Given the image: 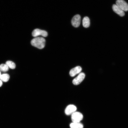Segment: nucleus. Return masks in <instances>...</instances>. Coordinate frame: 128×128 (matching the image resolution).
<instances>
[{
	"label": "nucleus",
	"instance_id": "nucleus-1",
	"mask_svg": "<svg viewBox=\"0 0 128 128\" xmlns=\"http://www.w3.org/2000/svg\"><path fill=\"white\" fill-rule=\"evenodd\" d=\"M45 40L42 37H37L33 39L31 41L32 45L39 49L43 48L45 46Z\"/></svg>",
	"mask_w": 128,
	"mask_h": 128
},
{
	"label": "nucleus",
	"instance_id": "nucleus-2",
	"mask_svg": "<svg viewBox=\"0 0 128 128\" xmlns=\"http://www.w3.org/2000/svg\"><path fill=\"white\" fill-rule=\"evenodd\" d=\"M83 115L81 113L75 112L71 115V119L73 122H80L83 118Z\"/></svg>",
	"mask_w": 128,
	"mask_h": 128
},
{
	"label": "nucleus",
	"instance_id": "nucleus-3",
	"mask_svg": "<svg viewBox=\"0 0 128 128\" xmlns=\"http://www.w3.org/2000/svg\"><path fill=\"white\" fill-rule=\"evenodd\" d=\"M116 4L124 11L128 10V4L124 0H117Z\"/></svg>",
	"mask_w": 128,
	"mask_h": 128
},
{
	"label": "nucleus",
	"instance_id": "nucleus-4",
	"mask_svg": "<svg viewBox=\"0 0 128 128\" xmlns=\"http://www.w3.org/2000/svg\"><path fill=\"white\" fill-rule=\"evenodd\" d=\"M32 35L34 37H36L40 35L46 37L47 36L48 34L47 32L45 30L36 29L33 31Z\"/></svg>",
	"mask_w": 128,
	"mask_h": 128
},
{
	"label": "nucleus",
	"instance_id": "nucleus-5",
	"mask_svg": "<svg viewBox=\"0 0 128 128\" xmlns=\"http://www.w3.org/2000/svg\"><path fill=\"white\" fill-rule=\"evenodd\" d=\"M85 77V74L83 73H80L78 76L73 81V83L75 85H78L80 84L84 80Z\"/></svg>",
	"mask_w": 128,
	"mask_h": 128
},
{
	"label": "nucleus",
	"instance_id": "nucleus-6",
	"mask_svg": "<svg viewBox=\"0 0 128 128\" xmlns=\"http://www.w3.org/2000/svg\"><path fill=\"white\" fill-rule=\"evenodd\" d=\"M76 110L77 108L75 105H70L66 107L65 110V113L66 115H69L76 112Z\"/></svg>",
	"mask_w": 128,
	"mask_h": 128
},
{
	"label": "nucleus",
	"instance_id": "nucleus-7",
	"mask_svg": "<svg viewBox=\"0 0 128 128\" xmlns=\"http://www.w3.org/2000/svg\"><path fill=\"white\" fill-rule=\"evenodd\" d=\"M81 17L79 14L75 15L72 18L71 23L72 25L76 27H78L80 23Z\"/></svg>",
	"mask_w": 128,
	"mask_h": 128
},
{
	"label": "nucleus",
	"instance_id": "nucleus-8",
	"mask_svg": "<svg viewBox=\"0 0 128 128\" xmlns=\"http://www.w3.org/2000/svg\"><path fill=\"white\" fill-rule=\"evenodd\" d=\"M82 70L81 67L79 66H77L71 69L69 72L70 75L72 77L80 73Z\"/></svg>",
	"mask_w": 128,
	"mask_h": 128
},
{
	"label": "nucleus",
	"instance_id": "nucleus-9",
	"mask_svg": "<svg viewBox=\"0 0 128 128\" xmlns=\"http://www.w3.org/2000/svg\"><path fill=\"white\" fill-rule=\"evenodd\" d=\"M113 11L121 16H123L125 14L124 12L116 4H114L112 6Z\"/></svg>",
	"mask_w": 128,
	"mask_h": 128
},
{
	"label": "nucleus",
	"instance_id": "nucleus-10",
	"mask_svg": "<svg viewBox=\"0 0 128 128\" xmlns=\"http://www.w3.org/2000/svg\"><path fill=\"white\" fill-rule=\"evenodd\" d=\"M82 25L85 28L89 27L90 25V20L89 18L87 17H84L82 21Z\"/></svg>",
	"mask_w": 128,
	"mask_h": 128
},
{
	"label": "nucleus",
	"instance_id": "nucleus-11",
	"mask_svg": "<svg viewBox=\"0 0 128 128\" xmlns=\"http://www.w3.org/2000/svg\"><path fill=\"white\" fill-rule=\"evenodd\" d=\"M70 128H83V125L80 122H73L70 125Z\"/></svg>",
	"mask_w": 128,
	"mask_h": 128
},
{
	"label": "nucleus",
	"instance_id": "nucleus-12",
	"mask_svg": "<svg viewBox=\"0 0 128 128\" xmlns=\"http://www.w3.org/2000/svg\"><path fill=\"white\" fill-rule=\"evenodd\" d=\"M9 78V75L7 74H4L1 75L0 77V80L2 81L6 82L8 81Z\"/></svg>",
	"mask_w": 128,
	"mask_h": 128
},
{
	"label": "nucleus",
	"instance_id": "nucleus-13",
	"mask_svg": "<svg viewBox=\"0 0 128 128\" xmlns=\"http://www.w3.org/2000/svg\"><path fill=\"white\" fill-rule=\"evenodd\" d=\"M6 64L11 69H14L16 67L15 64L13 62L11 61H8L6 63Z\"/></svg>",
	"mask_w": 128,
	"mask_h": 128
},
{
	"label": "nucleus",
	"instance_id": "nucleus-14",
	"mask_svg": "<svg viewBox=\"0 0 128 128\" xmlns=\"http://www.w3.org/2000/svg\"><path fill=\"white\" fill-rule=\"evenodd\" d=\"M9 69V67L5 64H2L0 65V70L1 71L5 72Z\"/></svg>",
	"mask_w": 128,
	"mask_h": 128
},
{
	"label": "nucleus",
	"instance_id": "nucleus-15",
	"mask_svg": "<svg viewBox=\"0 0 128 128\" xmlns=\"http://www.w3.org/2000/svg\"><path fill=\"white\" fill-rule=\"evenodd\" d=\"M2 84V81L0 80V87H1Z\"/></svg>",
	"mask_w": 128,
	"mask_h": 128
},
{
	"label": "nucleus",
	"instance_id": "nucleus-16",
	"mask_svg": "<svg viewBox=\"0 0 128 128\" xmlns=\"http://www.w3.org/2000/svg\"><path fill=\"white\" fill-rule=\"evenodd\" d=\"M1 74L0 72V76H1Z\"/></svg>",
	"mask_w": 128,
	"mask_h": 128
}]
</instances>
